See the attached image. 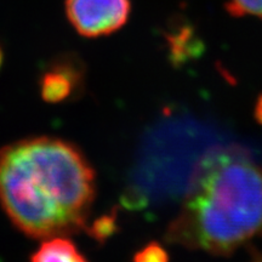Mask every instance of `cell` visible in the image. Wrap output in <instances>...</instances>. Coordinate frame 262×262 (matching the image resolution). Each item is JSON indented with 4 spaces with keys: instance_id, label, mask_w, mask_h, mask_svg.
<instances>
[{
    "instance_id": "cell-1",
    "label": "cell",
    "mask_w": 262,
    "mask_h": 262,
    "mask_svg": "<svg viewBox=\"0 0 262 262\" xmlns=\"http://www.w3.org/2000/svg\"><path fill=\"white\" fill-rule=\"evenodd\" d=\"M96 183L78 147L39 136L0 149V205L18 231L34 239L86 228Z\"/></svg>"
},
{
    "instance_id": "cell-2",
    "label": "cell",
    "mask_w": 262,
    "mask_h": 262,
    "mask_svg": "<svg viewBox=\"0 0 262 262\" xmlns=\"http://www.w3.org/2000/svg\"><path fill=\"white\" fill-rule=\"evenodd\" d=\"M262 235V165L243 149L219 148L198 163L169 243L215 255Z\"/></svg>"
},
{
    "instance_id": "cell-3",
    "label": "cell",
    "mask_w": 262,
    "mask_h": 262,
    "mask_svg": "<svg viewBox=\"0 0 262 262\" xmlns=\"http://www.w3.org/2000/svg\"><path fill=\"white\" fill-rule=\"evenodd\" d=\"M66 15L81 37L112 34L127 22L130 0H66Z\"/></svg>"
},
{
    "instance_id": "cell-4",
    "label": "cell",
    "mask_w": 262,
    "mask_h": 262,
    "mask_svg": "<svg viewBox=\"0 0 262 262\" xmlns=\"http://www.w3.org/2000/svg\"><path fill=\"white\" fill-rule=\"evenodd\" d=\"M79 75L75 66L70 62H57L50 71L45 72L40 80V95L49 103L67 100L78 85Z\"/></svg>"
},
{
    "instance_id": "cell-5",
    "label": "cell",
    "mask_w": 262,
    "mask_h": 262,
    "mask_svg": "<svg viewBox=\"0 0 262 262\" xmlns=\"http://www.w3.org/2000/svg\"><path fill=\"white\" fill-rule=\"evenodd\" d=\"M31 262H88L73 242L66 237L45 239L33 254Z\"/></svg>"
},
{
    "instance_id": "cell-6",
    "label": "cell",
    "mask_w": 262,
    "mask_h": 262,
    "mask_svg": "<svg viewBox=\"0 0 262 262\" xmlns=\"http://www.w3.org/2000/svg\"><path fill=\"white\" fill-rule=\"evenodd\" d=\"M225 6L234 17L254 16L262 18V0H226Z\"/></svg>"
},
{
    "instance_id": "cell-7",
    "label": "cell",
    "mask_w": 262,
    "mask_h": 262,
    "mask_svg": "<svg viewBox=\"0 0 262 262\" xmlns=\"http://www.w3.org/2000/svg\"><path fill=\"white\" fill-rule=\"evenodd\" d=\"M134 262H169V257L159 244L150 243L137 251Z\"/></svg>"
},
{
    "instance_id": "cell-8",
    "label": "cell",
    "mask_w": 262,
    "mask_h": 262,
    "mask_svg": "<svg viewBox=\"0 0 262 262\" xmlns=\"http://www.w3.org/2000/svg\"><path fill=\"white\" fill-rule=\"evenodd\" d=\"M114 229H116V226H114L113 219L108 217V216H103V217L98 219L89 228H86V231L96 241L103 242L113 233Z\"/></svg>"
},
{
    "instance_id": "cell-9",
    "label": "cell",
    "mask_w": 262,
    "mask_h": 262,
    "mask_svg": "<svg viewBox=\"0 0 262 262\" xmlns=\"http://www.w3.org/2000/svg\"><path fill=\"white\" fill-rule=\"evenodd\" d=\"M255 117H256L257 122L262 125V96L258 98L256 103V108H255Z\"/></svg>"
},
{
    "instance_id": "cell-10",
    "label": "cell",
    "mask_w": 262,
    "mask_h": 262,
    "mask_svg": "<svg viewBox=\"0 0 262 262\" xmlns=\"http://www.w3.org/2000/svg\"><path fill=\"white\" fill-rule=\"evenodd\" d=\"M2 63H3V52H2V49H0V67H2Z\"/></svg>"
}]
</instances>
